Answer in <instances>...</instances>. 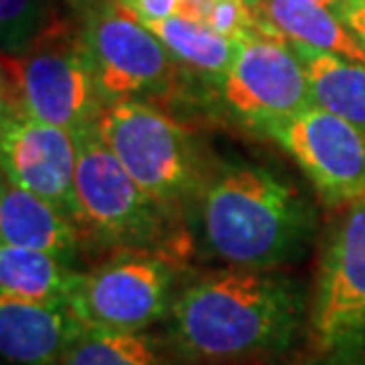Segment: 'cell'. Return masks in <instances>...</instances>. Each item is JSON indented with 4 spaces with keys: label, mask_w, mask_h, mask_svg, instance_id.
Instances as JSON below:
<instances>
[{
    "label": "cell",
    "mask_w": 365,
    "mask_h": 365,
    "mask_svg": "<svg viewBox=\"0 0 365 365\" xmlns=\"http://www.w3.org/2000/svg\"><path fill=\"white\" fill-rule=\"evenodd\" d=\"M81 43L105 105L169 91L176 57L123 3L88 12Z\"/></svg>",
    "instance_id": "obj_8"
},
{
    "label": "cell",
    "mask_w": 365,
    "mask_h": 365,
    "mask_svg": "<svg viewBox=\"0 0 365 365\" xmlns=\"http://www.w3.org/2000/svg\"><path fill=\"white\" fill-rule=\"evenodd\" d=\"M71 5H76V7H81V10H100V7H105V5H112L116 3V0H69Z\"/></svg>",
    "instance_id": "obj_23"
},
{
    "label": "cell",
    "mask_w": 365,
    "mask_h": 365,
    "mask_svg": "<svg viewBox=\"0 0 365 365\" xmlns=\"http://www.w3.org/2000/svg\"><path fill=\"white\" fill-rule=\"evenodd\" d=\"M83 327L64 302L0 297V351L7 365H60Z\"/></svg>",
    "instance_id": "obj_12"
},
{
    "label": "cell",
    "mask_w": 365,
    "mask_h": 365,
    "mask_svg": "<svg viewBox=\"0 0 365 365\" xmlns=\"http://www.w3.org/2000/svg\"><path fill=\"white\" fill-rule=\"evenodd\" d=\"M266 133L299 164L325 204L344 207L365 197V133L354 123L311 105Z\"/></svg>",
    "instance_id": "obj_9"
},
{
    "label": "cell",
    "mask_w": 365,
    "mask_h": 365,
    "mask_svg": "<svg viewBox=\"0 0 365 365\" xmlns=\"http://www.w3.org/2000/svg\"><path fill=\"white\" fill-rule=\"evenodd\" d=\"M169 341L150 330L119 332L86 325L60 365H176Z\"/></svg>",
    "instance_id": "obj_17"
},
{
    "label": "cell",
    "mask_w": 365,
    "mask_h": 365,
    "mask_svg": "<svg viewBox=\"0 0 365 365\" xmlns=\"http://www.w3.org/2000/svg\"><path fill=\"white\" fill-rule=\"evenodd\" d=\"M3 109L76 133L98 119L105 102L83 43L36 38L3 57Z\"/></svg>",
    "instance_id": "obj_6"
},
{
    "label": "cell",
    "mask_w": 365,
    "mask_h": 365,
    "mask_svg": "<svg viewBox=\"0 0 365 365\" xmlns=\"http://www.w3.org/2000/svg\"><path fill=\"white\" fill-rule=\"evenodd\" d=\"M46 0H0V26H3V53H21L41 38Z\"/></svg>",
    "instance_id": "obj_19"
},
{
    "label": "cell",
    "mask_w": 365,
    "mask_h": 365,
    "mask_svg": "<svg viewBox=\"0 0 365 365\" xmlns=\"http://www.w3.org/2000/svg\"><path fill=\"white\" fill-rule=\"evenodd\" d=\"M119 3L126 5L140 19L150 21V19H169V17L202 19L207 0H119Z\"/></svg>",
    "instance_id": "obj_21"
},
{
    "label": "cell",
    "mask_w": 365,
    "mask_h": 365,
    "mask_svg": "<svg viewBox=\"0 0 365 365\" xmlns=\"http://www.w3.org/2000/svg\"><path fill=\"white\" fill-rule=\"evenodd\" d=\"M197 218L207 250L225 266L282 268L304 257L316 211L297 185L259 164L209 173Z\"/></svg>",
    "instance_id": "obj_2"
},
{
    "label": "cell",
    "mask_w": 365,
    "mask_h": 365,
    "mask_svg": "<svg viewBox=\"0 0 365 365\" xmlns=\"http://www.w3.org/2000/svg\"><path fill=\"white\" fill-rule=\"evenodd\" d=\"M0 240L3 245L53 254L71 266L81 254V228L50 202L7 178L0 192Z\"/></svg>",
    "instance_id": "obj_13"
},
{
    "label": "cell",
    "mask_w": 365,
    "mask_h": 365,
    "mask_svg": "<svg viewBox=\"0 0 365 365\" xmlns=\"http://www.w3.org/2000/svg\"><path fill=\"white\" fill-rule=\"evenodd\" d=\"M334 12L365 48V0H341Z\"/></svg>",
    "instance_id": "obj_22"
},
{
    "label": "cell",
    "mask_w": 365,
    "mask_h": 365,
    "mask_svg": "<svg viewBox=\"0 0 365 365\" xmlns=\"http://www.w3.org/2000/svg\"><path fill=\"white\" fill-rule=\"evenodd\" d=\"M166 323L173 356L187 365L282 359L309 325V297L294 275L225 266L182 284Z\"/></svg>",
    "instance_id": "obj_1"
},
{
    "label": "cell",
    "mask_w": 365,
    "mask_h": 365,
    "mask_svg": "<svg viewBox=\"0 0 365 365\" xmlns=\"http://www.w3.org/2000/svg\"><path fill=\"white\" fill-rule=\"evenodd\" d=\"M0 145L5 178L50 202L78 225L74 133L53 123L5 112Z\"/></svg>",
    "instance_id": "obj_11"
},
{
    "label": "cell",
    "mask_w": 365,
    "mask_h": 365,
    "mask_svg": "<svg viewBox=\"0 0 365 365\" xmlns=\"http://www.w3.org/2000/svg\"><path fill=\"white\" fill-rule=\"evenodd\" d=\"M221 95L232 112L261 130L316 105L302 60L287 43L271 36L240 43L221 76Z\"/></svg>",
    "instance_id": "obj_10"
},
{
    "label": "cell",
    "mask_w": 365,
    "mask_h": 365,
    "mask_svg": "<svg viewBox=\"0 0 365 365\" xmlns=\"http://www.w3.org/2000/svg\"><path fill=\"white\" fill-rule=\"evenodd\" d=\"M318 3H323L325 7H330V10H337L341 0H318Z\"/></svg>",
    "instance_id": "obj_24"
},
{
    "label": "cell",
    "mask_w": 365,
    "mask_h": 365,
    "mask_svg": "<svg viewBox=\"0 0 365 365\" xmlns=\"http://www.w3.org/2000/svg\"><path fill=\"white\" fill-rule=\"evenodd\" d=\"M202 19L216 34L237 43L254 36H268L250 0H207Z\"/></svg>",
    "instance_id": "obj_20"
},
{
    "label": "cell",
    "mask_w": 365,
    "mask_h": 365,
    "mask_svg": "<svg viewBox=\"0 0 365 365\" xmlns=\"http://www.w3.org/2000/svg\"><path fill=\"white\" fill-rule=\"evenodd\" d=\"M83 271L46 252L0 247V297L69 304Z\"/></svg>",
    "instance_id": "obj_15"
},
{
    "label": "cell",
    "mask_w": 365,
    "mask_h": 365,
    "mask_svg": "<svg viewBox=\"0 0 365 365\" xmlns=\"http://www.w3.org/2000/svg\"><path fill=\"white\" fill-rule=\"evenodd\" d=\"M264 31L287 46H302L365 64V48L337 12L318 0H254Z\"/></svg>",
    "instance_id": "obj_14"
},
{
    "label": "cell",
    "mask_w": 365,
    "mask_h": 365,
    "mask_svg": "<svg viewBox=\"0 0 365 365\" xmlns=\"http://www.w3.org/2000/svg\"><path fill=\"white\" fill-rule=\"evenodd\" d=\"M178 289V266L166 254L116 252L81 273L69 306L91 327L145 332L169 318Z\"/></svg>",
    "instance_id": "obj_7"
},
{
    "label": "cell",
    "mask_w": 365,
    "mask_h": 365,
    "mask_svg": "<svg viewBox=\"0 0 365 365\" xmlns=\"http://www.w3.org/2000/svg\"><path fill=\"white\" fill-rule=\"evenodd\" d=\"M289 48L304 64L316 105L365 133V64L302 46Z\"/></svg>",
    "instance_id": "obj_16"
},
{
    "label": "cell",
    "mask_w": 365,
    "mask_h": 365,
    "mask_svg": "<svg viewBox=\"0 0 365 365\" xmlns=\"http://www.w3.org/2000/svg\"><path fill=\"white\" fill-rule=\"evenodd\" d=\"M145 24L157 34V38L171 50V55L178 62L218 78L228 71L240 48L237 41H230L225 36L216 34L204 19L169 17L150 19Z\"/></svg>",
    "instance_id": "obj_18"
},
{
    "label": "cell",
    "mask_w": 365,
    "mask_h": 365,
    "mask_svg": "<svg viewBox=\"0 0 365 365\" xmlns=\"http://www.w3.org/2000/svg\"><path fill=\"white\" fill-rule=\"evenodd\" d=\"M95 126L138 185L171 214L197 202L209 176L176 119L145 100H119L100 109Z\"/></svg>",
    "instance_id": "obj_5"
},
{
    "label": "cell",
    "mask_w": 365,
    "mask_h": 365,
    "mask_svg": "<svg viewBox=\"0 0 365 365\" xmlns=\"http://www.w3.org/2000/svg\"><path fill=\"white\" fill-rule=\"evenodd\" d=\"M74 143L81 230L116 252H169L173 214L123 169L95 121L76 130Z\"/></svg>",
    "instance_id": "obj_3"
},
{
    "label": "cell",
    "mask_w": 365,
    "mask_h": 365,
    "mask_svg": "<svg viewBox=\"0 0 365 365\" xmlns=\"http://www.w3.org/2000/svg\"><path fill=\"white\" fill-rule=\"evenodd\" d=\"M306 334L320 365H365V197L325 232Z\"/></svg>",
    "instance_id": "obj_4"
},
{
    "label": "cell",
    "mask_w": 365,
    "mask_h": 365,
    "mask_svg": "<svg viewBox=\"0 0 365 365\" xmlns=\"http://www.w3.org/2000/svg\"><path fill=\"white\" fill-rule=\"evenodd\" d=\"M250 3H254V0H250Z\"/></svg>",
    "instance_id": "obj_25"
}]
</instances>
